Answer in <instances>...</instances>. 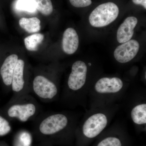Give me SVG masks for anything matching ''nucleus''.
<instances>
[{"mask_svg": "<svg viewBox=\"0 0 146 146\" xmlns=\"http://www.w3.org/2000/svg\"><path fill=\"white\" fill-rule=\"evenodd\" d=\"M39 107L36 100L29 94L12 98L6 110L9 118L26 122L35 117Z\"/></svg>", "mask_w": 146, "mask_h": 146, "instance_id": "nucleus-5", "label": "nucleus"}, {"mask_svg": "<svg viewBox=\"0 0 146 146\" xmlns=\"http://www.w3.org/2000/svg\"><path fill=\"white\" fill-rule=\"evenodd\" d=\"M25 61L18 59L13 72L11 88L13 91V98H18L29 94L30 91L27 89L24 77Z\"/></svg>", "mask_w": 146, "mask_h": 146, "instance_id": "nucleus-10", "label": "nucleus"}, {"mask_svg": "<svg viewBox=\"0 0 146 146\" xmlns=\"http://www.w3.org/2000/svg\"><path fill=\"white\" fill-rule=\"evenodd\" d=\"M16 7L17 10L29 13H34L36 10L33 0H17Z\"/></svg>", "mask_w": 146, "mask_h": 146, "instance_id": "nucleus-19", "label": "nucleus"}, {"mask_svg": "<svg viewBox=\"0 0 146 146\" xmlns=\"http://www.w3.org/2000/svg\"><path fill=\"white\" fill-rule=\"evenodd\" d=\"M79 39L74 29L69 28L63 33L62 48L63 51L68 54H72L76 51L78 48Z\"/></svg>", "mask_w": 146, "mask_h": 146, "instance_id": "nucleus-14", "label": "nucleus"}, {"mask_svg": "<svg viewBox=\"0 0 146 146\" xmlns=\"http://www.w3.org/2000/svg\"><path fill=\"white\" fill-rule=\"evenodd\" d=\"M36 9L43 15L48 16L52 13L53 7L51 0H33Z\"/></svg>", "mask_w": 146, "mask_h": 146, "instance_id": "nucleus-18", "label": "nucleus"}, {"mask_svg": "<svg viewBox=\"0 0 146 146\" xmlns=\"http://www.w3.org/2000/svg\"><path fill=\"white\" fill-rule=\"evenodd\" d=\"M88 67L85 62L77 60L73 63L67 85L63 91L62 100L72 107L82 106L85 109L90 86L87 84Z\"/></svg>", "mask_w": 146, "mask_h": 146, "instance_id": "nucleus-4", "label": "nucleus"}, {"mask_svg": "<svg viewBox=\"0 0 146 146\" xmlns=\"http://www.w3.org/2000/svg\"><path fill=\"white\" fill-rule=\"evenodd\" d=\"M80 119L79 115L72 112H53L44 115L36 123L42 135L57 138L62 143H72L76 128Z\"/></svg>", "mask_w": 146, "mask_h": 146, "instance_id": "nucleus-2", "label": "nucleus"}, {"mask_svg": "<svg viewBox=\"0 0 146 146\" xmlns=\"http://www.w3.org/2000/svg\"><path fill=\"white\" fill-rule=\"evenodd\" d=\"M44 39V35L41 33H35L27 36L24 39L27 49L31 51L37 50L38 46L42 43Z\"/></svg>", "mask_w": 146, "mask_h": 146, "instance_id": "nucleus-16", "label": "nucleus"}, {"mask_svg": "<svg viewBox=\"0 0 146 146\" xmlns=\"http://www.w3.org/2000/svg\"><path fill=\"white\" fill-rule=\"evenodd\" d=\"M19 23L21 27L29 33L37 32L41 29V22L36 17L21 18L19 20Z\"/></svg>", "mask_w": 146, "mask_h": 146, "instance_id": "nucleus-15", "label": "nucleus"}, {"mask_svg": "<svg viewBox=\"0 0 146 146\" xmlns=\"http://www.w3.org/2000/svg\"><path fill=\"white\" fill-rule=\"evenodd\" d=\"M131 140L125 125L116 122L109 126L91 146H130Z\"/></svg>", "mask_w": 146, "mask_h": 146, "instance_id": "nucleus-6", "label": "nucleus"}, {"mask_svg": "<svg viewBox=\"0 0 146 146\" xmlns=\"http://www.w3.org/2000/svg\"><path fill=\"white\" fill-rule=\"evenodd\" d=\"M120 108L119 104L85 110L75 131V146H90L110 125Z\"/></svg>", "mask_w": 146, "mask_h": 146, "instance_id": "nucleus-1", "label": "nucleus"}, {"mask_svg": "<svg viewBox=\"0 0 146 146\" xmlns=\"http://www.w3.org/2000/svg\"><path fill=\"white\" fill-rule=\"evenodd\" d=\"M127 86L117 77H104L91 85L87 98L89 108L119 104L125 97Z\"/></svg>", "mask_w": 146, "mask_h": 146, "instance_id": "nucleus-3", "label": "nucleus"}, {"mask_svg": "<svg viewBox=\"0 0 146 146\" xmlns=\"http://www.w3.org/2000/svg\"><path fill=\"white\" fill-rule=\"evenodd\" d=\"M134 4L142 6L146 9V0H132Z\"/></svg>", "mask_w": 146, "mask_h": 146, "instance_id": "nucleus-22", "label": "nucleus"}, {"mask_svg": "<svg viewBox=\"0 0 146 146\" xmlns=\"http://www.w3.org/2000/svg\"><path fill=\"white\" fill-rule=\"evenodd\" d=\"M138 23V19L134 16H129L126 18L120 25L117 32V39L119 43L123 44L131 39Z\"/></svg>", "mask_w": 146, "mask_h": 146, "instance_id": "nucleus-12", "label": "nucleus"}, {"mask_svg": "<svg viewBox=\"0 0 146 146\" xmlns=\"http://www.w3.org/2000/svg\"><path fill=\"white\" fill-rule=\"evenodd\" d=\"M32 90L36 96L46 102L57 99L60 91L57 84L42 75L36 76L33 79Z\"/></svg>", "mask_w": 146, "mask_h": 146, "instance_id": "nucleus-9", "label": "nucleus"}, {"mask_svg": "<svg viewBox=\"0 0 146 146\" xmlns=\"http://www.w3.org/2000/svg\"><path fill=\"white\" fill-rule=\"evenodd\" d=\"M32 138L31 133L26 130L21 131L16 136L14 146H31Z\"/></svg>", "mask_w": 146, "mask_h": 146, "instance_id": "nucleus-17", "label": "nucleus"}, {"mask_svg": "<svg viewBox=\"0 0 146 146\" xmlns=\"http://www.w3.org/2000/svg\"></svg>", "mask_w": 146, "mask_h": 146, "instance_id": "nucleus-23", "label": "nucleus"}, {"mask_svg": "<svg viewBox=\"0 0 146 146\" xmlns=\"http://www.w3.org/2000/svg\"><path fill=\"white\" fill-rule=\"evenodd\" d=\"M18 60L17 55H10L6 58L0 69L3 82L7 87H11L13 72Z\"/></svg>", "mask_w": 146, "mask_h": 146, "instance_id": "nucleus-13", "label": "nucleus"}, {"mask_svg": "<svg viewBox=\"0 0 146 146\" xmlns=\"http://www.w3.org/2000/svg\"><path fill=\"white\" fill-rule=\"evenodd\" d=\"M119 10L113 2L104 3L97 7L89 15V21L91 26L102 28L112 23L119 16Z\"/></svg>", "mask_w": 146, "mask_h": 146, "instance_id": "nucleus-7", "label": "nucleus"}, {"mask_svg": "<svg viewBox=\"0 0 146 146\" xmlns=\"http://www.w3.org/2000/svg\"><path fill=\"white\" fill-rule=\"evenodd\" d=\"M11 127L8 120L0 115V136H5L11 131Z\"/></svg>", "mask_w": 146, "mask_h": 146, "instance_id": "nucleus-20", "label": "nucleus"}, {"mask_svg": "<svg viewBox=\"0 0 146 146\" xmlns=\"http://www.w3.org/2000/svg\"><path fill=\"white\" fill-rule=\"evenodd\" d=\"M72 5L77 8H83L89 6L92 4L91 0H69Z\"/></svg>", "mask_w": 146, "mask_h": 146, "instance_id": "nucleus-21", "label": "nucleus"}, {"mask_svg": "<svg viewBox=\"0 0 146 146\" xmlns=\"http://www.w3.org/2000/svg\"><path fill=\"white\" fill-rule=\"evenodd\" d=\"M139 48L140 45L138 41L131 39L121 44L115 49L114 57L119 63H128L136 56L139 51Z\"/></svg>", "mask_w": 146, "mask_h": 146, "instance_id": "nucleus-11", "label": "nucleus"}, {"mask_svg": "<svg viewBox=\"0 0 146 146\" xmlns=\"http://www.w3.org/2000/svg\"><path fill=\"white\" fill-rule=\"evenodd\" d=\"M129 115L137 133L146 131V101L144 92L136 94L130 102Z\"/></svg>", "mask_w": 146, "mask_h": 146, "instance_id": "nucleus-8", "label": "nucleus"}]
</instances>
